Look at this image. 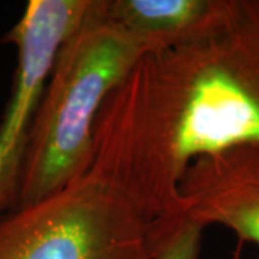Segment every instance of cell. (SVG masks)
I'll use <instances>...</instances> for the list:
<instances>
[{"mask_svg": "<svg viewBox=\"0 0 259 259\" xmlns=\"http://www.w3.org/2000/svg\"><path fill=\"white\" fill-rule=\"evenodd\" d=\"M203 226L179 216L150 225L153 259H197L202 250Z\"/></svg>", "mask_w": 259, "mask_h": 259, "instance_id": "obj_7", "label": "cell"}, {"mask_svg": "<svg viewBox=\"0 0 259 259\" xmlns=\"http://www.w3.org/2000/svg\"><path fill=\"white\" fill-rule=\"evenodd\" d=\"M246 144L259 146V0H226L206 33L144 54L105 98L87 173L156 222L180 216L194 160Z\"/></svg>", "mask_w": 259, "mask_h": 259, "instance_id": "obj_1", "label": "cell"}, {"mask_svg": "<svg viewBox=\"0 0 259 259\" xmlns=\"http://www.w3.org/2000/svg\"><path fill=\"white\" fill-rule=\"evenodd\" d=\"M236 259H238V258H236Z\"/></svg>", "mask_w": 259, "mask_h": 259, "instance_id": "obj_8", "label": "cell"}, {"mask_svg": "<svg viewBox=\"0 0 259 259\" xmlns=\"http://www.w3.org/2000/svg\"><path fill=\"white\" fill-rule=\"evenodd\" d=\"M179 212L203 226L231 229L259 246V146H236L194 160L177 192Z\"/></svg>", "mask_w": 259, "mask_h": 259, "instance_id": "obj_5", "label": "cell"}, {"mask_svg": "<svg viewBox=\"0 0 259 259\" xmlns=\"http://www.w3.org/2000/svg\"><path fill=\"white\" fill-rule=\"evenodd\" d=\"M147 219L85 175L36 203L0 216V259H153Z\"/></svg>", "mask_w": 259, "mask_h": 259, "instance_id": "obj_3", "label": "cell"}, {"mask_svg": "<svg viewBox=\"0 0 259 259\" xmlns=\"http://www.w3.org/2000/svg\"><path fill=\"white\" fill-rule=\"evenodd\" d=\"M102 5L117 26L154 51L206 33L223 15L226 0H102Z\"/></svg>", "mask_w": 259, "mask_h": 259, "instance_id": "obj_6", "label": "cell"}, {"mask_svg": "<svg viewBox=\"0 0 259 259\" xmlns=\"http://www.w3.org/2000/svg\"><path fill=\"white\" fill-rule=\"evenodd\" d=\"M93 0H30L6 35L16 48L12 94L0 120V216L16 206L29 134L56 54L87 16Z\"/></svg>", "mask_w": 259, "mask_h": 259, "instance_id": "obj_4", "label": "cell"}, {"mask_svg": "<svg viewBox=\"0 0 259 259\" xmlns=\"http://www.w3.org/2000/svg\"><path fill=\"white\" fill-rule=\"evenodd\" d=\"M147 52L107 16L102 0H93L56 54L29 134L15 207L36 203L87 175L102 104Z\"/></svg>", "mask_w": 259, "mask_h": 259, "instance_id": "obj_2", "label": "cell"}]
</instances>
